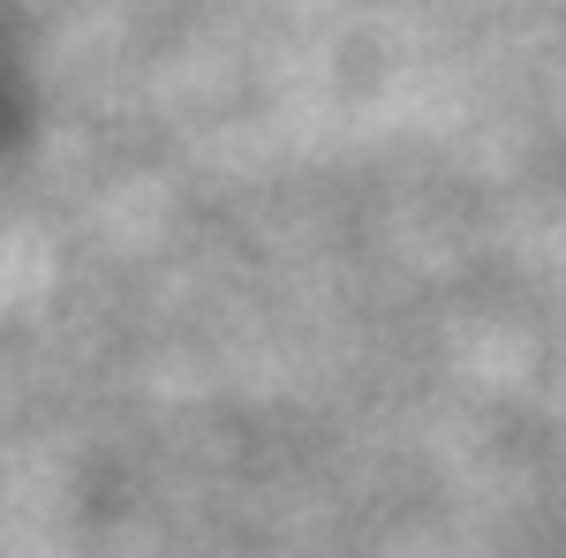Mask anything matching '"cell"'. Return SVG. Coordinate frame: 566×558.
<instances>
[]
</instances>
